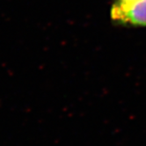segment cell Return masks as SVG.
<instances>
[{
  "label": "cell",
  "instance_id": "cell-1",
  "mask_svg": "<svg viewBox=\"0 0 146 146\" xmlns=\"http://www.w3.org/2000/svg\"><path fill=\"white\" fill-rule=\"evenodd\" d=\"M111 18L121 24L146 27V0L131 4L115 2L111 8Z\"/></svg>",
  "mask_w": 146,
  "mask_h": 146
},
{
  "label": "cell",
  "instance_id": "cell-2",
  "mask_svg": "<svg viewBox=\"0 0 146 146\" xmlns=\"http://www.w3.org/2000/svg\"><path fill=\"white\" fill-rule=\"evenodd\" d=\"M137 0H116V2H120V3H124V4H131L134 3Z\"/></svg>",
  "mask_w": 146,
  "mask_h": 146
}]
</instances>
